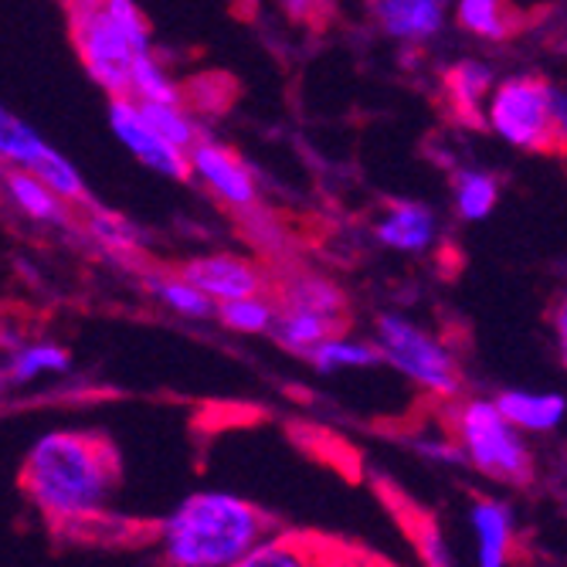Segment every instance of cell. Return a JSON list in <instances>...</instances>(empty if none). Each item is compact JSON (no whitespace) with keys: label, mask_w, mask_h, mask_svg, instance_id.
Masks as SVG:
<instances>
[{"label":"cell","mask_w":567,"mask_h":567,"mask_svg":"<svg viewBox=\"0 0 567 567\" xmlns=\"http://www.w3.org/2000/svg\"><path fill=\"white\" fill-rule=\"evenodd\" d=\"M120 452L92 429H48L21 458V489L48 527L65 537L106 534L116 520Z\"/></svg>","instance_id":"obj_1"},{"label":"cell","mask_w":567,"mask_h":567,"mask_svg":"<svg viewBox=\"0 0 567 567\" xmlns=\"http://www.w3.org/2000/svg\"><path fill=\"white\" fill-rule=\"evenodd\" d=\"M276 527L272 513L248 496L197 489L153 524V547L174 567H235Z\"/></svg>","instance_id":"obj_2"},{"label":"cell","mask_w":567,"mask_h":567,"mask_svg":"<svg viewBox=\"0 0 567 567\" xmlns=\"http://www.w3.org/2000/svg\"><path fill=\"white\" fill-rule=\"evenodd\" d=\"M442 425L458 445L462 466L496 486H530L537 476V458L530 439L513 425L496 398L486 394H462L445 401Z\"/></svg>","instance_id":"obj_3"},{"label":"cell","mask_w":567,"mask_h":567,"mask_svg":"<svg viewBox=\"0 0 567 567\" xmlns=\"http://www.w3.org/2000/svg\"><path fill=\"white\" fill-rule=\"evenodd\" d=\"M384 368L404 378L411 388H419L429 398L455 401L462 398V364L455 350L429 327L411 320L394 309H384L374 320V337Z\"/></svg>","instance_id":"obj_4"},{"label":"cell","mask_w":567,"mask_h":567,"mask_svg":"<svg viewBox=\"0 0 567 567\" xmlns=\"http://www.w3.org/2000/svg\"><path fill=\"white\" fill-rule=\"evenodd\" d=\"M279 317L272 340L286 350L306 360V353L320 347L327 337L347 330L350 309L343 289L317 272H296L276 296Z\"/></svg>","instance_id":"obj_5"},{"label":"cell","mask_w":567,"mask_h":567,"mask_svg":"<svg viewBox=\"0 0 567 567\" xmlns=\"http://www.w3.org/2000/svg\"><path fill=\"white\" fill-rule=\"evenodd\" d=\"M483 126L513 150H554V85L540 75L499 79L486 102Z\"/></svg>","instance_id":"obj_6"},{"label":"cell","mask_w":567,"mask_h":567,"mask_svg":"<svg viewBox=\"0 0 567 567\" xmlns=\"http://www.w3.org/2000/svg\"><path fill=\"white\" fill-rule=\"evenodd\" d=\"M72 41L85 75L106 92L110 99L130 95L133 65L143 55V48L106 14L99 0L75 4L72 18Z\"/></svg>","instance_id":"obj_7"},{"label":"cell","mask_w":567,"mask_h":567,"mask_svg":"<svg viewBox=\"0 0 567 567\" xmlns=\"http://www.w3.org/2000/svg\"><path fill=\"white\" fill-rule=\"evenodd\" d=\"M110 130L116 143L130 153V157L146 167L150 174H161L167 181H190V164H187V150L174 146L153 120L143 113V106L133 95H116L110 99Z\"/></svg>","instance_id":"obj_8"},{"label":"cell","mask_w":567,"mask_h":567,"mask_svg":"<svg viewBox=\"0 0 567 567\" xmlns=\"http://www.w3.org/2000/svg\"><path fill=\"white\" fill-rule=\"evenodd\" d=\"M187 164H190V181H197L218 204H225L228 212L245 215L259 204V194H262L259 177L241 161V153L218 143L215 136H200L187 150Z\"/></svg>","instance_id":"obj_9"},{"label":"cell","mask_w":567,"mask_h":567,"mask_svg":"<svg viewBox=\"0 0 567 567\" xmlns=\"http://www.w3.org/2000/svg\"><path fill=\"white\" fill-rule=\"evenodd\" d=\"M204 296H208L215 306L231 302V299H245V296H259L266 292V272L259 262H251L248 255H235V251H208L197 255V259L184 262L181 269Z\"/></svg>","instance_id":"obj_10"},{"label":"cell","mask_w":567,"mask_h":567,"mask_svg":"<svg viewBox=\"0 0 567 567\" xmlns=\"http://www.w3.org/2000/svg\"><path fill=\"white\" fill-rule=\"evenodd\" d=\"M476 567H509L517 554V513L499 496H473L466 506Z\"/></svg>","instance_id":"obj_11"},{"label":"cell","mask_w":567,"mask_h":567,"mask_svg":"<svg viewBox=\"0 0 567 567\" xmlns=\"http://www.w3.org/2000/svg\"><path fill=\"white\" fill-rule=\"evenodd\" d=\"M374 28L408 48H425L449 24V0H368Z\"/></svg>","instance_id":"obj_12"},{"label":"cell","mask_w":567,"mask_h":567,"mask_svg":"<svg viewBox=\"0 0 567 567\" xmlns=\"http://www.w3.org/2000/svg\"><path fill=\"white\" fill-rule=\"evenodd\" d=\"M374 238L398 255H429L442 238V218L425 200H391L374 221Z\"/></svg>","instance_id":"obj_13"},{"label":"cell","mask_w":567,"mask_h":567,"mask_svg":"<svg viewBox=\"0 0 567 567\" xmlns=\"http://www.w3.org/2000/svg\"><path fill=\"white\" fill-rule=\"evenodd\" d=\"M343 547H333L323 537L282 530L276 527L269 537L255 544L235 567H333Z\"/></svg>","instance_id":"obj_14"},{"label":"cell","mask_w":567,"mask_h":567,"mask_svg":"<svg viewBox=\"0 0 567 567\" xmlns=\"http://www.w3.org/2000/svg\"><path fill=\"white\" fill-rule=\"evenodd\" d=\"M503 415L517 425L527 439L554 435L567 422V398L547 388H503L493 394Z\"/></svg>","instance_id":"obj_15"},{"label":"cell","mask_w":567,"mask_h":567,"mask_svg":"<svg viewBox=\"0 0 567 567\" xmlns=\"http://www.w3.org/2000/svg\"><path fill=\"white\" fill-rule=\"evenodd\" d=\"M496 72L489 62L483 59H458L445 69L442 75V92L449 110L462 120V123H473L483 126V113H486V102L496 89Z\"/></svg>","instance_id":"obj_16"},{"label":"cell","mask_w":567,"mask_h":567,"mask_svg":"<svg viewBox=\"0 0 567 567\" xmlns=\"http://www.w3.org/2000/svg\"><path fill=\"white\" fill-rule=\"evenodd\" d=\"M0 194L11 200V208L21 218H28L34 225H65V218H69V204L34 171L4 167V174H0Z\"/></svg>","instance_id":"obj_17"},{"label":"cell","mask_w":567,"mask_h":567,"mask_svg":"<svg viewBox=\"0 0 567 567\" xmlns=\"http://www.w3.org/2000/svg\"><path fill=\"white\" fill-rule=\"evenodd\" d=\"M306 364L323 378H337V374H353V371H374L384 364V360H381V350L374 340L340 330V333L327 337L320 347L309 350Z\"/></svg>","instance_id":"obj_18"},{"label":"cell","mask_w":567,"mask_h":567,"mask_svg":"<svg viewBox=\"0 0 567 567\" xmlns=\"http://www.w3.org/2000/svg\"><path fill=\"white\" fill-rule=\"evenodd\" d=\"M499 204V177L486 167H458L452 174V208L458 221L480 225Z\"/></svg>","instance_id":"obj_19"},{"label":"cell","mask_w":567,"mask_h":567,"mask_svg":"<svg viewBox=\"0 0 567 567\" xmlns=\"http://www.w3.org/2000/svg\"><path fill=\"white\" fill-rule=\"evenodd\" d=\"M146 289L153 296V302H161L167 313L190 320V323H204L215 320V302L204 296L184 272H153L146 279Z\"/></svg>","instance_id":"obj_20"},{"label":"cell","mask_w":567,"mask_h":567,"mask_svg":"<svg viewBox=\"0 0 567 567\" xmlns=\"http://www.w3.org/2000/svg\"><path fill=\"white\" fill-rule=\"evenodd\" d=\"M72 368V353L62 343L51 340H34V343H21L11 360H8V381L18 388L38 384L44 378H62Z\"/></svg>","instance_id":"obj_21"},{"label":"cell","mask_w":567,"mask_h":567,"mask_svg":"<svg viewBox=\"0 0 567 567\" xmlns=\"http://www.w3.org/2000/svg\"><path fill=\"white\" fill-rule=\"evenodd\" d=\"M276 317H279V302L269 292L231 299L215 309V323L238 337H272Z\"/></svg>","instance_id":"obj_22"},{"label":"cell","mask_w":567,"mask_h":567,"mask_svg":"<svg viewBox=\"0 0 567 567\" xmlns=\"http://www.w3.org/2000/svg\"><path fill=\"white\" fill-rule=\"evenodd\" d=\"M51 143L21 116H14L8 106H0V167H18V171H34Z\"/></svg>","instance_id":"obj_23"},{"label":"cell","mask_w":567,"mask_h":567,"mask_svg":"<svg viewBox=\"0 0 567 567\" xmlns=\"http://www.w3.org/2000/svg\"><path fill=\"white\" fill-rule=\"evenodd\" d=\"M455 24L480 41H506L517 31V14L506 0H455Z\"/></svg>","instance_id":"obj_24"},{"label":"cell","mask_w":567,"mask_h":567,"mask_svg":"<svg viewBox=\"0 0 567 567\" xmlns=\"http://www.w3.org/2000/svg\"><path fill=\"white\" fill-rule=\"evenodd\" d=\"M130 95L143 106H174V102H187V92L181 82L171 75V69L161 62L157 51H143L133 65L130 79Z\"/></svg>","instance_id":"obj_25"},{"label":"cell","mask_w":567,"mask_h":567,"mask_svg":"<svg viewBox=\"0 0 567 567\" xmlns=\"http://www.w3.org/2000/svg\"><path fill=\"white\" fill-rule=\"evenodd\" d=\"M401 527L408 530V537L415 540L425 567H455L452 564V550H449V540L442 534V527L429 517V513L415 509V506H408L401 509Z\"/></svg>","instance_id":"obj_26"},{"label":"cell","mask_w":567,"mask_h":567,"mask_svg":"<svg viewBox=\"0 0 567 567\" xmlns=\"http://www.w3.org/2000/svg\"><path fill=\"white\" fill-rule=\"evenodd\" d=\"M34 174L55 190L69 208L72 204H85L89 200V187H85V177H82V171L65 157V153L59 150V146H51L48 153H44V161L34 167Z\"/></svg>","instance_id":"obj_27"},{"label":"cell","mask_w":567,"mask_h":567,"mask_svg":"<svg viewBox=\"0 0 567 567\" xmlns=\"http://www.w3.org/2000/svg\"><path fill=\"white\" fill-rule=\"evenodd\" d=\"M140 106H143V102H140ZM143 113L181 150H190L204 136L200 126H197V116H194V110L187 106V102H174V106H143Z\"/></svg>","instance_id":"obj_28"},{"label":"cell","mask_w":567,"mask_h":567,"mask_svg":"<svg viewBox=\"0 0 567 567\" xmlns=\"http://www.w3.org/2000/svg\"><path fill=\"white\" fill-rule=\"evenodd\" d=\"M102 8H106V14L143 48V51H153V31H150V21L146 14L140 11L136 0H99Z\"/></svg>","instance_id":"obj_29"},{"label":"cell","mask_w":567,"mask_h":567,"mask_svg":"<svg viewBox=\"0 0 567 567\" xmlns=\"http://www.w3.org/2000/svg\"><path fill=\"white\" fill-rule=\"evenodd\" d=\"M89 228H92L95 241H99L102 248H110V251H133V248H136V231H133V225H126V221L116 218V215H95V218L89 221Z\"/></svg>","instance_id":"obj_30"},{"label":"cell","mask_w":567,"mask_h":567,"mask_svg":"<svg viewBox=\"0 0 567 567\" xmlns=\"http://www.w3.org/2000/svg\"><path fill=\"white\" fill-rule=\"evenodd\" d=\"M550 337H554V347H557L560 364L567 368V289L557 296V302H554V309H550Z\"/></svg>","instance_id":"obj_31"},{"label":"cell","mask_w":567,"mask_h":567,"mask_svg":"<svg viewBox=\"0 0 567 567\" xmlns=\"http://www.w3.org/2000/svg\"><path fill=\"white\" fill-rule=\"evenodd\" d=\"M554 150L567 153V89L554 85Z\"/></svg>","instance_id":"obj_32"},{"label":"cell","mask_w":567,"mask_h":567,"mask_svg":"<svg viewBox=\"0 0 567 567\" xmlns=\"http://www.w3.org/2000/svg\"><path fill=\"white\" fill-rule=\"evenodd\" d=\"M333 567H384L381 560L368 557V554H357V550H340L337 564Z\"/></svg>","instance_id":"obj_33"},{"label":"cell","mask_w":567,"mask_h":567,"mask_svg":"<svg viewBox=\"0 0 567 567\" xmlns=\"http://www.w3.org/2000/svg\"><path fill=\"white\" fill-rule=\"evenodd\" d=\"M75 4H89V0H75Z\"/></svg>","instance_id":"obj_34"},{"label":"cell","mask_w":567,"mask_h":567,"mask_svg":"<svg viewBox=\"0 0 567 567\" xmlns=\"http://www.w3.org/2000/svg\"><path fill=\"white\" fill-rule=\"evenodd\" d=\"M164 567H174V564H164Z\"/></svg>","instance_id":"obj_35"},{"label":"cell","mask_w":567,"mask_h":567,"mask_svg":"<svg viewBox=\"0 0 567 567\" xmlns=\"http://www.w3.org/2000/svg\"><path fill=\"white\" fill-rule=\"evenodd\" d=\"M0 174H4V167H0Z\"/></svg>","instance_id":"obj_36"}]
</instances>
